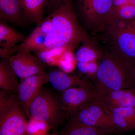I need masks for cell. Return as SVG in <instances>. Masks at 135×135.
<instances>
[{"mask_svg": "<svg viewBox=\"0 0 135 135\" xmlns=\"http://www.w3.org/2000/svg\"><path fill=\"white\" fill-rule=\"evenodd\" d=\"M66 118L60 97L43 88L31 104L29 119L45 122L54 128L62 124Z\"/></svg>", "mask_w": 135, "mask_h": 135, "instance_id": "277c9868", "label": "cell"}, {"mask_svg": "<svg viewBox=\"0 0 135 135\" xmlns=\"http://www.w3.org/2000/svg\"><path fill=\"white\" fill-rule=\"evenodd\" d=\"M47 73L49 82L53 88L59 91L62 92L70 88L76 87L95 89V86L88 80L78 75H70L60 70H51Z\"/></svg>", "mask_w": 135, "mask_h": 135, "instance_id": "8fae6325", "label": "cell"}, {"mask_svg": "<svg viewBox=\"0 0 135 135\" xmlns=\"http://www.w3.org/2000/svg\"><path fill=\"white\" fill-rule=\"evenodd\" d=\"M21 81L17 93L22 109L27 118H29L31 104L44 85L49 82L48 74L46 73L32 75Z\"/></svg>", "mask_w": 135, "mask_h": 135, "instance_id": "9c48e42d", "label": "cell"}, {"mask_svg": "<svg viewBox=\"0 0 135 135\" xmlns=\"http://www.w3.org/2000/svg\"><path fill=\"white\" fill-rule=\"evenodd\" d=\"M100 97L96 89L79 87L65 90L62 92L60 96L63 110L68 119L87 103L99 99Z\"/></svg>", "mask_w": 135, "mask_h": 135, "instance_id": "ba28073f", "label": "cell"}, {"mask_svg": "<svg viewBox=\"0 0 135 135\" xmlns=\"http://www.w3.org/2000/svg\"><path fill=\"white\" fill-rule=\"evenodd\" d=\"M88 63L83 62H77V67L80 72L86 75L88 71Z\"/></svg>", "mask_w": 135, "mask_h": 135, "instance_id": "f1b7e54d", "label": "cell"}, {"mask_svg": "<svg viewBox=\"0 0 135 135\" xmlns=\"http://www.w3.org/2000/svg\"><path fill=\"white\" fill-rule=\"evenodd\" d=\"M134 73H135V70H134Z\"/></svg>", "mask_w": 135, "mask_h": 135, "instance_id": "1f68e13d", "label": "cell"}, {"mask_svg": "<svg viewBox=\"0 0 135 135\" xmlns=\"http://www.w3.org/2000/svg\"><path fill=\"white\" fill-rule=\"evenodd\" d=\"M74 51L72 49H68L59 60L57 67L62 71L70 74L77 66V61Z\"/></svg>", "mask_w": 135, "mask_h": 135, "instance_id": "44dd1931", "label": "cell"}, {"mask_svg": "<svg viewBox=\"0 0 135 135\" xmlns=\"http://www.w3.org/2000/svg\"><path fill=\"white\" fill-rule=\"evenodd\" d=\"M46 35L42 33L36 26L29 36L18 45L12 49H4L0 48V56L1 58H8L21 52L37 53L44 48Z\"/></svg>", "mask_w": 135, "mask_h": 135, "instance_id": "7c38bea8", "label": "cell"}, {"mask_svg": "<svg viewBox=\"0 0 135 135\" xmlns=\"http://www.w3.org/2000/svg\"><path fill=\"white\" fill-rule=\"evenodd\" d=\"M27 36L17 31L7 23L0 22V46L4 49H9L22 43Z\"/></svg>", "mask_w": 135, "mask_h": 135, "instance_id": "d6986e66", "label": "cell"}, {"mask_svg": "<svg viewBox=\"0 0 135 135\" xmlns=\"http://www.w3.org/2000/svg\"><path fill=\"white\" fill-rule=\"evenodd\" d=\"M26 116L16 93L0 90V135H28Z\"/></svg>", "mask_w": 135, "mask_h": 135, "instance_id": "3957f363", "label": "cell"}, {"mask_svg": "<svg viewBox=\"0 0 135 135\" xmlns=\"http://www.w3.org/2000/svg\"><path fill=\"white\" fill-rule=\"evenodd\" d=\"M103 51L95 87L100 95L112 90L135 88V65L110 45Z\"/></svg>", "mask_w": 135, "mask_h": 135, "instance_id": "7a4b0ae2", "label": "cell"}, {"mask_svg": "<svg viewBox=\"0 0 135 135\" xmlns=\"http://www.w3.org/2000/svg\"><path fill=\"white\" fill-rule=\"evenodd\" d=\"M36 53V56L44 64H46L50 66H57L58 59L53 57L48 49H44Z\"/></svg>", "mask_w": 135, "mask_h": 135, "instance_id": "cb8c5ba5", "label": "cell"}, {"mask_svg": "<svg viewBox=\"0 0 135 135\" xmlns=\"http://www.w3.org/2000/svg\"><path fill=\"white\" fill-rule=\"evenodd\" d=\"M100 61H94L88 63V71L85 75L88 79L95 82L96 81Z\"/></svg>", "mask_w": 135, "mask_h": 135, "instance_id": "d4e9b609", "label": "cell"}, {"mask_svg": "<svg viewBox=\"0 0 135 135\" xmlns=\"http://www.w3.org/2000/svg\"><path fill=\"white\" fill-rule=\"evenodd\" d=\"M103 56V51L93 41L83 43L75 53L77 62L89 63L100 61Z\"/></svg>", "mask_w": 135, "mask_h": 135, "instance_id": "ffe728a7", "label": "cell"}, {"mask_svg": "<svg viewBox=\"0 0 135 135\" xmlns=\"http://www.w3.org/2000/svg\"></svg>", "mask_w": 135, "mask_h": 135, "instance_id": "d6a6232c", "label": "cell"}, {"mask_svg": "<svg viewBox=\"0 0 135 135\" xmlns=\"http://www.w3.org/2000/svg\"><path fill=\"white\" fill-rule=\"evenodd\" d=\"M82 16L88 28L93 31L103 30L110 15L112 0H82Z\"/></svg>", "mask_w": 135, "mask_h": 135, "instance_id": "52a82bcc", "label": "cell"}, {"mask_svg": "<svg viewBox=\"0 0 135 135\" xmlns=\"http://www.w3.org/2000/svg\"><path fill=\"white\" fill-rule=\"evenodd\" d=\"M64 0H47L46 8L50 14L59 7Z\"/></svg>", "mask_w": 135, "mask_h": 135, "instance_id": "4316f807", "label": "cell"}, {"mask_svg": "<svg viewBox=\"0 0 135 135\" xmlns=\"http://www.w3.org/2000/svg\"><path fill=\"white\" fill-rule=\"evenodd\" d=\"M52 129V127L47 122L29 118L27 131L28 135H45Z\"/></svg>", "mask_w": 135, "mask_h": 135, "instance_id": "7402d4cb", "label": "cell"}, {"mask_svg": "<svg viewBox=\"0 0 135 135\" xmlns=\"http://www.w3.org/2000/svg\"><path fill=\"white\" fill-rule=\"evenodd\" d=\"M103 31L111 46L135 65V18L111 21Z\"/></svg>", "mask_w": 135, "mask_h": 135, "instance_id": "5b68a950", "label": "cell"}, {"mask_svg": "<svg viewBox=\"0 0 135 135\" xmlns=\"http://www.w3.org/2000/svg\"><path fill=\"white\" fill-rule=\"evenodd\" d=\"M134 18L135 7L129 3L123 5L112 12L107 23L116 20H130Z\"/></svg>", "mask_w": 135, "mask_h": 135, "instance_id": "603a6c76", "label": "cell"}, {"mask_svg": "<svg viewBox=\"0 0 135 135\" xmlns=\"http://www.w3.org/2000/svg\"><path fill=\"white\" fill-rule=\"evenodd\" d=\"M110 112L114 127L119 131L135 129V107L116 108Z\"/></svg>", "mask_w": 135, "mask_h": 135, "instance_id": "9a60e30c", "label": "cell"}, {"mask_svg": "<svg viewBox=\"0 0 135 135\" xmlns=\"http://www.w3.org/2000/svg\"><path fill=\"white\" fill-rule=\"evenodd\" d=\"M129 2L130 0H112V5L111 14L118 9L119 8L129 3Z\"/></svg>", "mask_w": 135, "mask_h": 135, "instance_id": "83f0119b", "label": "cell"}, {"mask_svg": "<svg viewBox=\"0 0 135 135\" xmlns=\"http://www.w3.org/2000/svg\"><path fill=\"white\" fill-rule=\"evenodd\" d=\"M58 134H47L45 135H57Z\"/></svg>", "mask_w": 135, "mask_h": 135, "instance_id": "4dcf8cb0", "label": "cell"}, {"mask_svg": "<svg viewBox=\"0 0 135 135\" xmlns=\"http://www.w3.org/2000/svg\"><path fill=\"white\" fill-rule=\"evenodd\" d=\"M98 100L110 112L116 108L135 107V89L131 88L109 91L100 95Z\"/></svg>", "mask_w": 135, "mask_h": 135, "instance_id": "4fadbf2b", "label": "cell"}, {"mask_svg": "<svg viewBox=\"0 0 135 135\" xmlns=\"http://www.w3.org/2000/svg\"><path fill=\"white\" fill-rule=\"evenodd\" d=\"M49 15L53 27L46 35L44 49L65 47L74 50L80 43L93 41L79 23L73 0H64Z\"/></svg>", "mask_w": 135, "mask_h": 135, "instance_id": "6da1fadb", "label": "cell"}, {"mask_svg": "<svg viewBox=\"0 0 135 135\" xmlns=\"http://www.w3.org/2000/svg\"><path fill=\"white\" fill-rule=\"evenodd\" d=\"M0 22L24 25L27 21L19 0H0Z\"/></svg>", "mask_w": 135, "mask_h": 135, "instance_id": "5bb4252c", "label": "cell"}, {"mask_svg": "<svg viewBox=\"0 0 135 135\" xmlns=\"http://www.w3.org/2000/svg\"><path fill=\"white\" fill-rule=\"evenodd\" d=\"M119 132L115 129H103L68 121L57 135H108Z\"/></svg>", "mask_w": 135, "mask_h": 135, "instance_id": "e0dca14e", "label": "cell"}, {"mask_svg": "<svg viewBox=\"0 0 135 135\" xmlns=\"http://www.w3.org/2000/svg\"><path fill=\"white\" fill-rule=\"evenodd\" d=\"M42 32L46 35L50 32L53 27L52 19L49 15L43 18L40 23L37 25Z\"/></svg>", "mask_w": 135, "mask_h": 135, "instance_id": "484cf974", "label": "cell"}, {"mask_svg": "<svg viewBox=\"0 0 135 135\" xmlns=\"http://www.w3.org/2000/svg\"><path fill=\"white\" fill-rule=\"evenodd\" d=\"M17 77L8 59L2 58L0 62V88L1 89L16 93L19 84Z\"/></svg>", "mask_w": 135, "mask_h": 135, "instance_id": "ac0fdd59", "label": "cell"}, {"mask_svg": "<svg viewBox=\"0 0 135 135\" xmlns=\"http://www.w3.org/2000/svg\"><path fill=\"white\" fill-rule=\"evenodd\" d=\"M98 99L83 107L70 116L68 121L103 129L118 130L112 120L110 112Z\"/></svg>", "mask_w": 135, "mask_h": 135, "instance_id": "8992f818", "label": "cell"}, {"mask_svg": "<svg viewBox=\"0 0 135 135\" xmlns=\"http://www.w3.org/2000/svg\"><path fill=\"white\" fill-rule=\"evenodd\" d=\"M10 65L21 80L32 75L46 73L44 64L29 52H19L8 57Z\"/></svg>", "mask_w": 135, "mask_h": 135, "instance_id": "30bf717a", "label": "cell"}, {"mask_svg": "<svg viewBox=\"0 0 135 135\" xmlns=\"http://www.w3.org/2000/svg\"><path fill=\"white\" fill-rule=\"evenodd\" d=\"M129 3L135 7V0H130Z\"/></svg>", "mask_w": 135, "mask_h": 135, "instance_id": "f546056e", "label": "cell"}, {"mask_svg": "<svg viewBox=\"0 0 135 135\" xmlns=\"http://www.w3.org/2000/svg\"><path fill=\"white\" fill-rule=\"evenodd\" d=\"M27 22L38 24L43 19L47 0H19Z\"/></svg>", "mask_w": 135, "mask_h": 135, "instance_id": "2e32d148", "label": "cell"}]
</instances>
